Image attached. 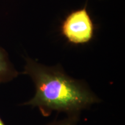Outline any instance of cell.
Returning a JSON list of instances; mask_svg holds the SVG:
<instances>
[{
	"label": "cell",
	"instance_id": "cell-1",
	"mask_svg": "<svg viewBox=\"0 0 125 125\" xmlns=\"http://www.w3.org/2000/svg\"><path fill=\"white\" fill-rule=\"evenodd\" d=\"M23 74L30 78L35 93L21 105L37 108L45 117L53 112L81 114L101 103L85 81L72 77L59 64L46 65L27 56Z\"/></svg>",
	"mask_w": 125,
	"mask_h": 125
},
{
	"label": "cell",
	"instance_id": "cell-2",
	"mask_svg": "<svg viewBox=\"0 0 125 125\" xmlns=\"http://www.w3.org/2000/svg\"><path fill=\"white\" fill-rule=\"evenodd\" d=\"M94 27L86 7L71 12L61 26V32L67 41L74 45H82L92 40Z\"/></svg>",
	"mask_w": 125,
	"mask_h": 125
},
{
	"label": "cell",
	"instance_id": "cell-3",
	"mask_svg": "<svg viewBox=\"0 0 125 125\" xmlns=\"http://www.w3.org/2000/svg\"><path fill=\"white\" fill-rule=\"evenodd\" d=\"M19 74L9 58L5 50L0 46V82H10Z\"/></svg>",
	"mask_w": 125,
	"mask_h": 125
},
{
	"label": "cell",
	"instance_id": "cell-4",
	"mask_svg": "<svg viewBox=\"0 0 125 125\" xmlns=\"http://www.w3.org/2000/svg\"><path fill=\"white\" fill-rule=\"evenodd\" d=\"M80 116L79 114L68 115L62 119L55 120L46 125H78Z\"/></svg>",
	"mask_w": 125,
	"mask_h": 125
},
{
	"label": "cell",
	"instance_id": "cell-5",
	"mask_svg": "<svg viewBox=\"0 0 125 125\" xmlns=\"http://www.w3.org/2000/svg\"><path fill=\"white\" fill-rule=\"evenodd\" d=\"M0 125H6L4 123V122H3V121L2 120V119L1 118V117H0Z\"/></svg>",
	"mask_w": 125,
	"mask_h": 125
},
{
	"label": "cell",
	"instance_id": "cell-6",
	"mask_svg": "<svg viewBox=\"0 0 125 125\" xmlns=\"http://www.w3.org/2000/svg\"><path fill=\"white\" fill-rule=\"evenodd\" d=\"M0 84H1V82H0Z\"/></svg>",
	"mask_w": 125,
	"mask_h": 125
}]
</instances>
